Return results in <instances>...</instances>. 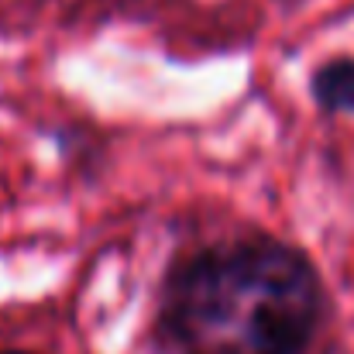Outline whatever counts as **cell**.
<instances>
[{
	"label": "cell",
	"mask_w": 354,
	"mask_h": 354,
	"mask_svg": "<svg viewBox=\"0 0 354 354\" xmlns=\"http://www.w3.org/2000/svg\"><path fill=\"white\" fill-rule=\"evenodd\" d=\"M324 313L317 265L268 234L193 251L162 292V330L179 354H303Z\"/></svg>",
	"instance_id": "obj_1"
},
{
	"label": "cell",
	"mask_w": 354,
	"mask_h": 354,
	"mask_svg": "<svg viewBox=\"0 0 354 354\" xmlns=\"http://www.w3.org/2000/svg\"><path fill=\"white\" fill-rule=\"evenodd\" d=\"M0 354H28V351H0Z\"/></svg>",
	"instance_id": "obj_3"
},
{
	"label": "cell",
	"mask_w": 354,
	"mask_h": 354,
	"mask_svg": "<svg viewBox=\"0 0 354 354\" xmlns=\"http://www.w3.org/2000/svg\"><path fill=\"white\" fill-rule=\"evenodd\" d=\"M310 97L317 111L330 118L354 114V55H334L310 76Z\"/></svg>",
	"instance_id": "obj_2"
}]
</instances>
